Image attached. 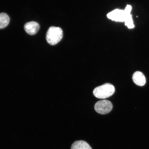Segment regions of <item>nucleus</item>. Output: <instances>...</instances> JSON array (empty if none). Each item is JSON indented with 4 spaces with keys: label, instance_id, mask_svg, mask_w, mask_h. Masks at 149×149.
<instances>
[{
    "label": "nucleus",
    "instance_id": "obj_1",
    "mask_svg": "<svg viewBox=\"0 0 149 149\" xmlns=\"http://www.w3.org/2000/svg\"><path fill=\"white\" fill-rule=\"evenodd\" d=\"M63 31L61 28L52 26L47 32V42L52 45H54L60 41L63 37Z\"/></svg>",
    "mask_w": 149,
    "mask_h": 149
},
{
    "label": "nucleus",
    "instance_id": "obj_6",
    "mask_svg": "<svg viewBox=\"0 0 149 149\" xmlns=\"http://www.w3.org/2000/svg\"><path fill=\"white\" fill-rule=\"evenodd\" d=\"M132 79L134 82L139 86H143L146 83V78L144 74L140 72H135L133 74Z\"/></svg>",
    "mask_w": 149,
    "mask_h": 149
},
{
    "label": "nucleus",
    "instance_id": "obj_8",
    "mask_svg": "<svg viewBox=\"0 0 149 149\" xmlns=\"http://www.w3.org/2000/svg\"><path fill=\"white\" fill-rule=\"evenodd\" d=\"M10 22V18L6 14L4 13L0 14V29H4L8 25Z\"/></svg>",
    "mask_w": 149,
    "mask_h": 149
},
{
    "label": "nucleus",
    "instance_id": "obj_3",
    "mask_svg": "<svg viewBox=\"0 0 149 149\" xmlns=\"http://www.w3.org/2000/svg\"><path fill=\"white\" fill-rule=\"evenodd\" d=\"M132 7L131 5H127L124 10L116 9L110 12L107 15V17L113 21L117 22H124L127 15L129 12H131Z\"/></svg>",
    "mask_w": 149,
    "mask_h": 149
},
{
    "label": "nucleus",
    "instance_id": "obj_5",
    "mask_svg": "<svg viewBox=\"0 0 149 149\" xmlns=\"http://www.w3.org/2000/svg\"><path fill=\"white\" fill-rule=\"evenodd\" d=\"M24 29L28 34L31 35L36 34L40 29L38 23L35 22H28L24 25Z\"/></svg>",
    "mask_w": 149,
    "mask_h": 149
},
{
    "label": "nucleus",
    "instance_id": "obj_7",
    "mask_svg": "<svg viewBox=\"0 0 149 149\" xmlns=\"http://www.w3.org/2000/svg\"><path fill=\"white\" fill-rule=\"evenodd\" d=\"M71 149H92L88 143L84 141H74L72 144Z\"/></svg>",
    "mask_w": 149,
    "mask_h": 149
},
{
    "label": "nucleus",
    "instance_id": "obj_9",
    "mask_svg": "<svg viewBox=\"0 0 149 149\" xmlns=\"http://www.w3.org/2000/svg\"><path fill=\"white\" fill-rule=\"evenodd\" d=\"M131 12H128L127 15L126 17L125 23V25L127 26L129 29H133L135 27L133 23V19H132V15L130 14Z\"/></svg>",
    "mask_w": 149,
    "mask_h": 149
},
{
    "label": "nucleus",
    "instance_id": "obj_4",
    "mask_svg": "<svg viewBox=\"0 0 149 149\" xmlns=\"http://www.w3.org/2000/svg\"><path fill=\"white\" fill-rule=\"evenodd\" d=\"M111 102L109 100H103L97 102L95 105V109L97 112L100 114H107L113 109Z\"/></svg>",
    "mask_w": 149,
    "mask_h": 149
},
{
    "label": "nucleus",
    "instance_id": "obj_2",
    "mask_svg": "<svg viewBox=\"0 0 149 149\" xmlns=\"http://www.w3.org/2000/svg\"><path fill=\"white\" fill-rule=\"evenodd\" d=\"M115 91V87L113 85L109 83H106L96 87L93 93L96 97L105 99L112 95Z\"/></svg>",
    "mask_w": 149,
    "mask_h": 149
}]
</instances>
